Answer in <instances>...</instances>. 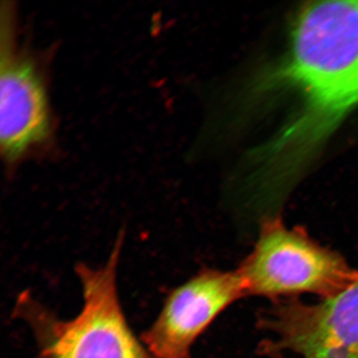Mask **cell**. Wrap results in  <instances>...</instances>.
I'll return each mask as SVG.
<instances>
[{
	"mask_svg": "<svg viewBox=\"0 0 358 358\" xmlns=\"http://www.w3.org/2000/svg\"><path fill=\"white\" fill-rule=\"evenodd\" d=\"M124 239L122 231L104 265L76 266L83 306L74 319H59L29 291L19 295L13 316L32 331L34 358H156L132 332L120 304L116 278Z\"/></svg>",
	"mask_w": 358,
	"mask_h": 358,
	"instance_id": "6da1fadb",
	"label": "cell"
},
{
	"mask_svg": "<svg viewBox=\"0 0 358 358\" xmlns=\"http://www.w3.org/2000/svg\"><path fill=\"white\" fill-rule=\"evenodd\" d=\"M248 295L276 298L311 293L329 298L358 280V270L301 228L266 219L252 252L236 271Z\"/></svg>",
	"mask_w": 358,
	"mask_h": 358,
	"instance_id": "7a4b0ae2",
	"label": "cell"
},
{
	"mask_svg": "<svg viewBox=\"0 0 358 358\" xmlns=\"http://www.w3.org/2000/svg\"><path fill=\"white\" fill-rule=\"evenodd\" d=\"M270 339L264 351L299 358H358V280L317 303L289 299L261 322Z\"/></svg>",
	"mask_w": 358,
	"mask_h": 358,
	"instance_id": "3957f363",
	"label": "cell"
},
{
	"mask_svg": "<svg viewBox=\"0 0 358 358\" xmlns=\"http://www.w3.org/2000/svg\"><path fill=\"white\" fill-rule=\"evenodd\" d=\"M248 295L237 271L201 272L169 295L141 342L156 358H191L192 345L219 313Z\"/></svg>",
	"mask_w": 358,
	"mask_h": 358,
	"instance_id": "277c9868",
	"label": "cell"
},
{
	"mask_svg": "<svg viewBox=\"0 0 358 358\" xmlns=\"http://www.w3.org/2000/svg\"><path fill=\"white\" fill-rule=\"evenodd\" d=\"M0 143L4 158L15 163L50 134L51 119L43 80L31 58L2 51Z\"/></svg>",
	"mask_w": 358,
	"mask_h": 358,
	"instance_id": "5b68a950",
	"label": "cell"
}]
</instances>
